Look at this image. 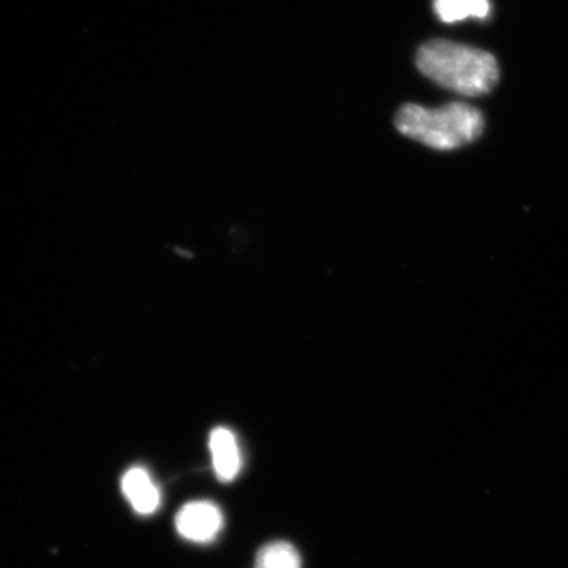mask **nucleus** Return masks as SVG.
Wrapping results in <instances>:
<instances>
[{
    "label": "nucleus",
    "instance_id": "nucleus-4",
    "mask_svg": "<svg viewBox=\"0 0 568 568\" xmlns=\"http://www.w3.org/2000/svg\"><path fill=\"white\" fill-rule=\"evenodd\" d=\"M213 470L222 481H233L242 469V454L237 437L230 428L219 426L209 437Z\"/></svg>",
    "mask_w": 568,
    "mask_h": 568
},
{
    "label": "nucleus",
    "instance_id": "nucleus-2",
    "mask_svg": "<svg viewBox=\"0 0 568 568\" xmlns=\"http://www.w3.org/2000/svg\"><path fill=\"white\" fill-rule=\"evenodd\" d=\"M399 133L435 151H455L484 132V114L469 103L454 102L432 108L405 104L395 118Z\"/></svg>",
    "mask_w": 568,
    "mask_h": 568
},
{
    "label": "nucleus",
    "instance_id": "nucleus-6",
    "mask_svg": "<svg viewBox=\"0 0 568 568\" xmlns=\"http://www.w3.org/2000/svg\"><path fill=\"white\" fill-rule=\"evenodd\" d=\"M435 11L440 21L452 24L466 18L487 20L491 6L488 0H435Z\"/></svg>",
    "mask_w": 568,
    "mask_h": 568
},
{
    "label": "nucleus",
    "instance_id": "nucleus-1",
    "mask_svg": "<svg viewBox=\"0 0 568 568\" xmlns=\"http://www.w3.org/2000/svg\"><path fill=\"white\" fill-rule=\"evenodd\" d=\"M417 67L440 88L466 97L487 95L499 81L495 55L448 40L425 43L418 50Z\"/></svg>",
    "mask_w": 568,
    "mask_h": 568
},
{
    "label": "nucleus",
    "instance_id": "nucleus-5",
    "mask_svg": "<svg viewBox=\"0 0 568 568\" xmlns=\"http://www.w3.org/2000/svg\"><path fill=\"white\" fill-rule=\"evenodd\" d=\"M122 493L140 515H152L162 503L160 489L144 467L136 466L126 470L122 477Z\"/></svg>",
    "mask_w": 568,
    "mask_h": 568
},
{
    "label": "nucleus",
    "instance_id": "nucleus-7",
    "mask_svg": "<svg viewBox=\"0 0 568 568\" xmlns=\"http://www.w3.org/2000/svg\"><path fill=\"white\" fill-rule=\"evenodd\" d=\"M254 568H302V559L294 545L272 541L260 549Z\"/></svg>",
    "mask_w": 568,
    "mask_h": 568
},
{
    "label": "nucleus",
    "instance_id": "nucleus-3",
    "mask_svg": "<svg viewBox=\"0 0 568 568\" xmlns=\"http://www.w3.org/2000/svg\"><path fill=\"white\" fill-rule=\"evenodd\" d=\"M223 514L211 500H194L185 504L175 517V528L185 540L209 544L222 532Z\"/></svg>",
    "mask_w": 568,
    "mask_h": 568
}]
</instances>
